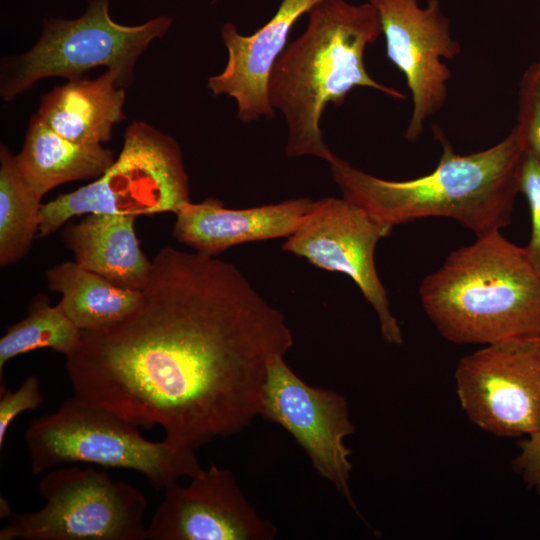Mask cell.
<instances>
[{
	"label": "cell",
	"mask_w": 540,
	"mask_h": 540,
	"mask_svg": "<svg viewBox=\"0 0 540 540\" xmlns=\"http://www.w3.org/2000/svg\"><path fill=\"white\" fill-rule=\"evenodd\" d=\"M294 337L232 263L162 248L137 306L81 332L65 367L74 395L193 449L260 412L268 365Z\"/></svg>",
	"instance_id": "obj_1"
},
{
	"label": "cell",
	"mask_w": 540,
	"mask_h": 540,
	"mask_svg": "<svg viewBox=\"0 0 540 540\" xmlns=\"http://www.w3.org/2000/svg\"><path fill=\"white\" fill-rule=\"evenodd\" d=\"M434 132L442 145L439 162L414 179H382L334 155L329 165L342 197L392 227L444 217L478 237L508 226L525 155L515 129L492 147L467 155L456 153L442 131Z\"/></svg>",
	"instance_id": "obj_2"
},
{
	"label": "cell",
	"mask_w": 540,
	"mask_h": 540,
	"mask_svg": "<svg viewBox=\"0 0 540 540\" xmlns=\"http://www.w3.org/2000/svg\"><path fill=\"white\" fill-rule=\"evenodd\" d=\"M381 35L378 12L369 1L322 0L308 12L304 32L287 45L268 81L269 103L287 123L288 157L331 161L334 154L324 142L321 117L328 104L342 105L356 87L372 88L397 100L406 98L366 70V47Z\"/></svg>",
	"instance_id": "obj_3"
},
{
	"label": "cell",
	"mask_w": 540,
	"mask_h": 540,
	"mask_svg": "<svg viewBox=\"0 0 540 540\" xmlns=\"http://www.w3.org/2000/svg\"><path fill=\"white\" fill-rule=\"evenodd\" d=\"M419 297L436 330L455 344L540 336V270L500 231L452 251L422 280Z\"/></svg>",
	"instance_id": "obj_4"
},
{
	"label": "cell",
	"mask_w": 540,
	"mask_h": 540,
	"mask_svg": "<svg viewBox=\"0 0 540 540\" xmlns=\"http://www.w3.org/2000/svg\"><path fill=\"white\" fill-rule=\"evenodd\" d=\"M139 428L74 395L55 412L34 419L25 431L32 473L63 464H96L134 470L154 488L165 490L202 470L196 449L166 438L150 441Z\"/></svg>",
	"instance_id": "obj_5"
},
{
	"label": "cell",
	"mask_w": 540,
	"mask_h": 540,
	"mask_svg": "<svg viewBox=\"0 0 540 540\" xmlns=\"http://www.w3.org/2000/svg\"><path fill=\"white\" fill-rule=\"evenodd\" d=\"M110 3L89 0L80 17L45 19L30 50L2 61V99H14L41 79H76L99 66L118 70L123 88L132 84L140 56L152 41L165 36L173 18L160 15L139 25H123L112 18Z\"/></svg>",
	"instance_id": "obj_6"
},
{
	"label": "cell",
	"mask_w": 540,
	"mask_h": 540,
	"mask_svg": "<svg viewBox=\"0 0 540 540\" xmlns=\"http://www.w3.org/2000/svg\"><path fill=\"white\" fill-rule=\"evenodd\" d=\"M190 202L181 149L169 135L143 121L131 123L122 149L106 172L77 190L42 204L39 236L82 214L177 213Z\"/></svg>",
	"instance_id": "obj_7"
},
{
	"label": "cell",
	"mask_w": 540,
	"mask_h": 540,
	"mask_svg": "<svg viewBox=\"0 0 540 540\" xmlns=\"http://www.w3.org/2000/svg\"><path fill=\"white\" fill-rule=\"evenodd\" d=\"M45 505L15 514L0 540H144L147 507L136 487L92 467L64 466L39 483Z\"/></svg>",
	"instance_id": "obj_8"
},
{
	"label": "cell",
	"mask_w": 540,
	"mask_h": 540,
	"mask_svg": "<svg viewBox=\"0 0 540 540\" xmlns=\"http://www.w3.org/2000/svg\"><path fill=\"white\" fill-rule=\"evenodd\" d=\"M456 391L467 417L500 437L540 429V336L486 344L462 357Z\"/></svg>",
	"instance_id": "obj_9"
},
{
	"label": "cell",
	"mask_w": 540,
	"mask_h": 540,
	"mask_svg": "<svg viewBox=\"0 0 540 540\" xmlns=\"http://www.w3.org/2000/svg\"><path fill=\"white\" fill-rule=\"evenodd\" d=\"M392 229L343 197H326L315 201L282 249L316 267L348 275L376 312L384 341L400 345L402 331L375 265L376 246Z\"/></svg>",
	"instance_id": "obj_10"
},
{
	"label": "cell",
	"mask_w": 540,
	"mask_h": 540,
	"mask_svg": "<svg viewBox=\"0 0 540 540\" xmlns=\"http://www.w3.org/2000/svg\"><path fill=\"white\" fill-rule=\"evenodd\" d=\"M259 415L286 430L305 451L316 472L357 511L349 485L352 452L344 444L355 426L344 396L309 385L290 368L284 356H276L268 365Z\"/></svg>",
	"instance_id": "obj_11"
},
{
	"label": "cell",
	"mask_w": 540,
	"mask_h": 540,
	"mask_svg": "<svg viewBox=\"0 0 540 540\" xmlns=\"http://www.w3.org/2000/svg\"><path fill=\"white\" fill-rule=\"evenodd\" d=\"M377 10L388 59L403 73L412 97V113L404 132L409 142L423 134L426 122L444 106L449 67L461 51L451 34L440 0H368Z\"/></svg>",
	"instance_id": "obj_12"
},
{
	"label": "cell",
	"mask_w": 540,
	"mask_h": 540,
	"mask_svg": "<svg viewBox=\"0 0 540 540\" xmlns=\"http://www.w3.org/2000/svg\"><path fill=\"white\" fill-rule=\"evenodd\" d=\"M145 530L147 540H272L276 526L244 496L230 469L211 464L186 486L175 483Z\"/></svg>",
	"instance_id": "obj_13"
},
{
	"label": "cell",
	"mask_w": 540,
	"mask_h": 540,
	"mask_svg": "<svg viewBox=\"0 0 540 540\" xmlns=\"http://www.w3.org/2000/svg\"><path fill=\"white\" fill-rule=\"evenodd\" d=\"M321 1L282 0L273 17L249 36L239 33L232 23L222 25L227 63L221 73L208 79V88L216 96L228 95L235 100L240 121L274 115L267 92L271 71L287 47L295 23Z\"/></svg>",
	"instance_id": "obj_14"
},
{
	"label": "cell",
	"mask_w": 540,
	"mask_h": 540,
	"mask_svg": "<svg viewBox=\"0 0 540 540\" xmlns=\"http://www.w3.org/2000/svg\"><path fill=\"white\" fill-rule=\"evenodd\" d=\"M314 203L305 197L246 209H227L215 198L201 203L190 201L175 213L173 235L196 252L215 256L242 243L290 236Z\"/></svg>",
	"instance_id": "obj_15"
},
{
	"label": "cell",
	"mask_w": 540,
	"mask_h": 540,
	"mask_svg": "<svg viewBox=\"0 0 540 540\" xmlns=\"http://www.w3.org/2000/svg\"><path fill=\"white\" fill-rule=\"evenodd\" d=\"M125 101L120 72L107 69L95 79L80 77L53 88L42 96L36 116L67 140L102 144L125 119Z\"/></svg>",
	"instance_id": "obj_16"
},
{
	"label": "cell",
	"mask_w": 540,
	"mask_h": 540,
	"mask_svg": "<svg viewBox=\"0 0 540 540\" xmlns=\"http://www.w3.org/2000/svg\"><path fill=\"white\" fill-rule=\"evenodd\" d=\"M135 219L125 214H88L66 226L62 237L79 265L122 288L141 291L152 261L140 247Z\"/></svg>",
	"instance_id": "obj_17"
},
{
	"label": "cell",
	"mask_w": 540,
	"mask_h": 540,
	"mask_svg": "<svg viewBox=\"0 0 540 540\" xmlns=\"http://www.w3.org/2000/svg\"><path fill=\"white\" fill-rule=\"evenodd\" d=\"M113 151L102 144H80L60 136L34 115L15 166L41 200L58 185L99 178L113 164Z\"/></svg>",
	"instance_id": "obj_18"
},
{
	"label": "cell",
	"mask_w": 540,
	"mask_h": 540,
	"mask_svg": "<svg viewBox=\"0 0 540 540\" xmlns=\"http://www.w3.org/2000/svg\"><path fill=\"white\" fill-rule=\"evenodd\" d=\"M48 288L60 292L57 304L81 330L110 326L138 304L141 291L122 288L76 261L60 263L46 272Z\"/></svg>",
	"instance_id": "obj_19"
},
{
	"label": "cell",
	"mask_w": 540,
	"mask_h": 540,
	"mask_svg": "<svg viewBox=\"0 0 540 540\" xmlns=\"http://www.w3.org/2000/svg\"><path fill=\"white\" fill-rule=\"evenodd\" d=\"M0 264L21 260L39 232L41 200L19 174L14 156L0 147Z\"/></svg>",
	"instance_id": "obj_20"
},
{
	"label": "cell",
	"mask_w": 540,
	"mask_h": 540,
	"mask_svg": "<svg viewBox=\"0 0 540 540\" xmlns=\"http://www.w3.org/2000/svg\"><path fill=\"white\" fill-rule=\"evenodd\" d=\"M82 330L45 295L33 299L27 316L11 325L0 339V375L12 358L39 348L69 355L77 347Z\"/></svg>",
	"instance_id": "obj_21"
},
{
	"label": "cell",
	"mask_w": 540,
	"mask_h": 540,
	"mask_svg": "<svg viewBox=\"0 0 540 540\" xmlns=\"http://www.w3.org/2000/svg\"><path fill=\"white\" fill-rule=\"evenodd\" d=\"M513 128L525 151L540 158V61L530 64L522 74Z\"/></svg>",
	"instance_id": "obj_22"
},
{
	"label": "cell",
	"mask_w": 540,
	"mask_h": 540,
	"mask_svg": "<svg viewBox=\"0 0 540 540\" xmlns=\"http://www.w3.org/2000/svg\"><path fill=\"white\" fill-rule=\"evenodd\" d=\"M520 193L525 196L531 214V237L525 248L540 270V158L526 151L521 169Z\"/></svg>",
	"instance_id": "obj_23"
},
{
	"label": "cell",
	"mask_w": 540,
	"mask_h": 540,
	"mask_svg": "<svg viewBox=\"0 0 540 540\" xmlns=\"http://www.w3.org/2000/svg\"><path fill=\"white\" fill-rule=\"evenodd\" d=\"M44 401L40 383L35 375L28 376L15 391L1 388L0 397V449L13 420L22 412L37 409Z\"/></svg>",
	"instance_id": "obj_24"
},
{
	"label": "cell",
	"mask_w": 540,
	"mask_h": 540,
	"mask_svg": "<svg viewBox=\"0 0 540 540\" xmlns=\"http://www.w3.org/2000/svg\"><path fill=\"white\" fill-rule=\"evenodd\" d=\"M520 453L513 461V469L524 482L540 493V429L519 443Z\"/></svg>",
	"instance_id": "obj_25"
}]
</instances>
